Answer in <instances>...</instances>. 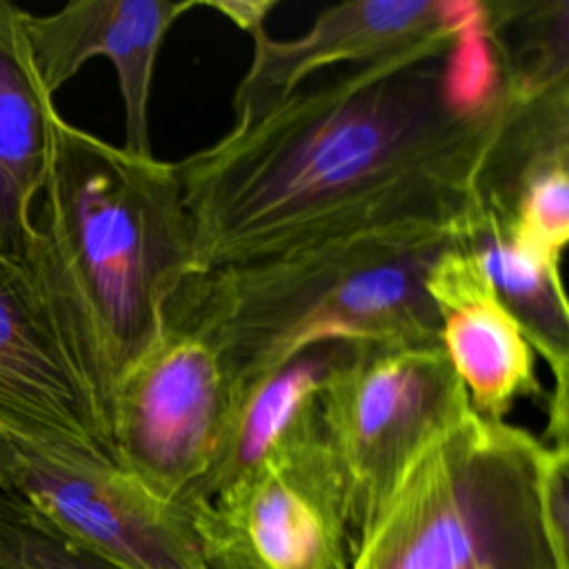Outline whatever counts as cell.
<instances>
[{
  "mask_svg": "<svg viewBox=\"0 0 569 569\" xmlns=\"http://www.w3.org/2000/svg\"><path fill=\"white\" fill-rule=\"evenodd\" d=\"M0 569H127L67 538L16 493L0 491Z\"/></svg>",
  "mask_w": 569,
  "mask_h": 569,
  "instance_id": "18",
  "label": "cell"
},
{
  "mask_svg": "<svg viewBox=\"0 0 569 569\" xmlns=\"http://www.w3.org/2000/svg\"><path fill=\"white\" fill-rule=\"evenodd\" d=\"M16 467H18V449L13 440L0 431V489L2 491H7Z\"/></svg>",
  "mask_w": 569,
  "mask_h": 569,
  "instance_id": "20",
  "label": "cell"
},
{
  "mask_svg": "<svg viewBox=\"0 0 569 569\" xmlns=\"http://www.w3.org/2000/svg\"><path fill=\"white\" fill-rule=\"evenodd\" d=\"M425 289L436 309L440 347L478 416L505 420L520 398L545 396L522 327L453 240L431 262Z\"/></svg>",
  "mask_w": 569,
  "mask_h": 569,
  "instance_id": "13",
  "label": "cell"
},
{
  "mask_svg": "<svg viewBox=\"0 0 569 569\" xmlns=\"http://www.w3.org/2000/svg\"><path fill=\"white\" fill-rule=\"evenodd\" d=\"M276 0H200V7L222 13L249 36L262 31L269 13L276 9Z\"/></svg>",
  "mask_w": 569,
  "mask_h": 569,
  "instance_id": "19",
  "label": "cell"
},
{
  "mask_svg": "<svg viewBox=\"0 0 569 569\" xmlns=\"http://www.w3.org/2000/svg\"><path fill=\"white\" fill-rule=\"evenodd\" d=\"M545 442L471 407L407 465L351 569H569L547 533Z\"/></svg>",
  "mask_w": 569,
  "mask_h": 569,
  "instance_id": "4",
  "label": "cell"
},
{
  "mask_svg": "<svg viewBox=\"0 0 569 569\" xmlns=\"http://www.w3.org/2000/svg\"><path fill=\"white\" fill-rule=\"evenodd\" d=\"M42 220L27 267L104 413L198 271L173 162L136 156L67 122L53 129Z\"/></svg>",
  "mask_w": 569,
  "mask_h": 569,
  "instance_id": "2",
  "label": "cell"
},
{
  "mask_svg": "<svg viewBox=\"0 0 569 569\" xmlns=\"http://www.w3.org/2000/svg\"><path fill=\"white\" fill-rule=\"evenodd\" d=\"M473 27L491 51V73L520 89L569 82V2H473Z\"/></svg>",
  "mask_w": 569,
  "mask_h": 569,
  "instance_id": "17",
  "label": "cell"
},
{
  "mask_svg": "<svg viewBox=\"0 0 569 569\" xmlns=\"http://www.w3.org/2000/svg\"><path fill=\"white\" fill-rule=\"evenodd\" d=\"M193 531L207 569H351L347 485L316 400L244 476L193 509Z\"/></svg>",
  "mask_w": 569,
  "mask_h": 569,
  "instance_id": "5",
  "label": "cell"
},
{
  "mask_svg": "<svg viewBox=\"0 0 569 569\" xmlns=\"http://www.w3.org/2000/svg\"><path fill=\"white\" fill-rule=\"evenodd\" d=\"M458 42L313 87L173 162L196 267L260 264L376 233L447 231L500 116V89H456Z\"/></svg>",
  "mask_w": 569,
  "mask_h": 569,
  "instance_id": "1",
  "label": "cell"
},
{
  "mask_svg": "<svg viewBox=\"0 0 569 569\" xmlns=\"http://www.w3.org/2000/svg\"><path fill=\"white\" fill-rule=\"evenodd\" d=\"M449 244L447 231H398L260 264L198 269L164 318L216 349L236 400L316 345L440 342L425 278Z\"/></svg>",
  "mask_w": 569,
  "mask_h": 569,
  "instance_id": "3",
  "label": "cell"
},
{
  "mask_svg": "<svg viewBox=\"0 0 569 569\" xmlns=\"http://www.w3.org/2000/svg\"><path fill=\"white\" fill-rule=\"evenodd\" d=\"M451 240L478 262L496 296L522 327L533 353L551 369L553 391L547 396V431H567L569 307L560 264L513 233L476 193L456 222Z\"/></svg>",
  "mask_w": 569,
  "mask_h": 569,
  "instance_id": "14",
  "label": "cell"
},
{
  "mask_svg": "<svg viewBox=\"0 0 569 569\" xmlns=\"http://www.w3.org/2000/svg\"><path fill=\"white\" fill-rule=\"evenodd\" d=\"M353 349L356 345L349 342L316 345L233 400L222 447L202 489V505L244 476L264 456L287 425L316 400L329 373Z\"/></svg>",
  "mask_w": 569,
  "mask_h": 569,
  "instance_id": "16",
  "label": "cell"
},
{
  "mask_svg": "<svg viewBox=\"0 0 569 569\" xmlns=\"http://www.w3.org/2000/svg\"><path fill=\"white\" fill-rule=\"evenodd\" d=\"M200 0H78L56 13L24 11V31L44 89L53 96L91 58L113 64L129 153L153 156L149 98L169 29Z\"/></svg>",
  "mask_w": 569,
  "mask_h": 569,
  "instance_id": "12",
  "label": "cell"
},
{
  "mask_svg": "<svg viewBox=\"0 0 569 569\" xmlns=\"http://www.w3.org/2000/svg\"><path fill=\"white\" fill-rule=\"evenodd\" d=\"M60 118L24 31V11L0 0V253L27 262L31 204L44 189Z\"/></svg>",
  "mask_w": 569,
  "mask_h": 569,
  "instance_id": "15",
  "label": "cell"
},
{
  "mask_svg": "<svg viewBox=\"0 0 569 569\" xmlns=\"http://www.w3.org/2000/svg\"><path fill=\"white\" fill-rule=\"evenodd\" d=\"M316 407L358 540L418 451L469 409V396L440 342L367 345L329 373Z\"/></svg>",
  "mask_w": 569,
  "mask_h": 569,
  "instance_id": "6",
  "label": "cell"
},
{
  "mask_svg": "<svg viewBox=\"0 0 569 569\" xmlns=\"http://www.w3.org/2000/svg\"><path fill=\"white\" fill-rule=\"evenodd\" d=\"M496 82L500 116L473 193L513 233L560 264L569 238V82L531 89Z\"/></svg>",
  "mask_w": 569,
  "mask_h": 569,
  "instance_id": "11",
  "label": "cell"
},
{
  "mask_svg": "<svg viewBox=\"0 0 569 569\" xmlns=\"http://www.w3.org/2000/svg\"><path fill=\"white\" fill-rule=\"evenodd\" d=\"M0 431L60 458L118 460L104 413L27 262L0 253Z\"/></svg>",
  "mask_w": 569,
  "mask_h": 569,
  "instance_id": "8",
  "label": "cell"
},
{
  "mask_svg": "<svg viewBox=\"0 0 569 569\" xmlns=\"http://www.w3.org/2000/svg\"><path fill=\"white\" fill-rule=\"evenodd\" d=\"M233 389L216 349L164 318L162 331L124 371L109 405L118 462L169 505H202L224 440Z\"/></svg>",
  "mask_w": 569,
  "mask_h": 569,
  "instance_id": "7",
  "label": "cell"
},
{
  "mask_svg": "<svg viewBox=\"0 0 569 569\" xmlns=\"http://www.w3.org/2000/svg\"><path fill=\"white\" fill-rule=\"evenodd\" d=\"M473 27V2L351 0L318 13L309 31L278 40L251 33V62L233 91L236 122L251 120L329 67H367L431 44L460 42Z\"/></svg>",
  "mask_w": 569,
  "mask_h": 569,
  "instance_id": "10",
  "label": "cell"
},
{
  "mask_svg": "<svg viewBox=\"0 0 569 569\" xmlns=\"http://www.w3.org/2000/svg\"><path fill=\"white\" fill-rule=\"evenodd\" d=\"M16 449L7 493L67 538L127 569H207L193 509L160 500L118 460Z\"/></svg>",
  "mask_w": 569,
  "mask_h": 569,
  "instance_id": "9",
  "label": "cell"
}]
</instances>
